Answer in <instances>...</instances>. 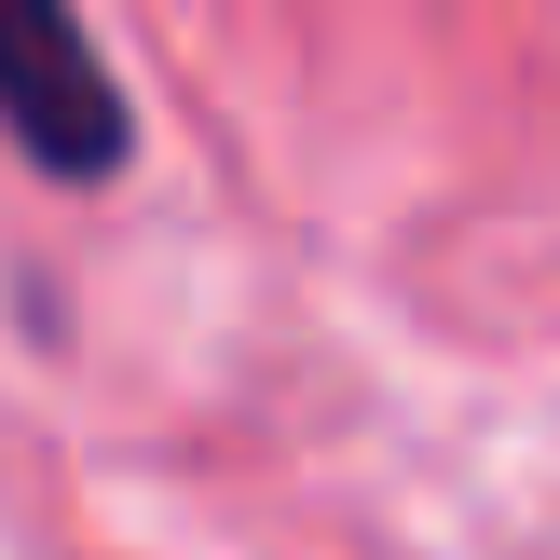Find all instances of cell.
Segmentation results:
<instances>
[{
  "mask_svg": "<svg viewBox=\"0 0 560 560\" xmlns=\"http://www.w3.org/2000/svg\"><path fill=\"white\" fill-rule=\"evenodd\" d=\"M0 137H14L42 178H69V191L124 178L137 109H124V82L96 69V42H82L69 0H0Z\"/></svg>",
  "mask_w": 560,
  "mask_h": 560,
  "instance_id": "cell-1",
  "label": "cell"
}]
</instances>
